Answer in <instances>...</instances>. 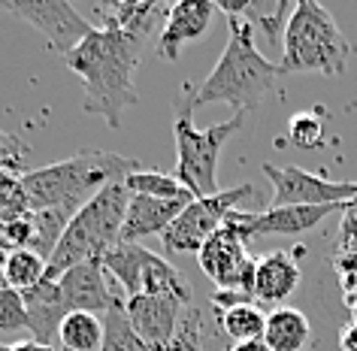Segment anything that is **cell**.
Segmentation results:
<instances>
[{
  "mask_svg": "<svg viewBox=\"0 0 357 351\" xmlns=\"http://www.w3.org/2000/svg\"><path fill=\"white\" fill-rule=\"evenodd\" d=\"M0 351H13V348L10 345H0Z\"/></svg>",
  "mask_w": 357,
  "mask_h": 351,
  "instance_id": "d590c367",
  "label": "cell"
},
{
  "mask_svg": "<svg viewBox=\"0 0 357 351\" xmlns=\"http://www.w3.org/2000/svg\"><path fill=\"white\" fill-rule=\"evenodd\" d=\"M97 15H100L103 28L124 31V33H130V37L146 43V37L155 33L158 24L164 28L169 6L158 3V0H115V3L97 6Z\"/></svg>",
  "mask_w": 357,
  "mask_h": 351,
  "instance_id": "e0dca14e",
  "label": "cell"
},
{
  "mask_svg": "<svg viewBox=\"0 0 357 351\" xmlns=\"http://www.w3.org/2000/svg\"><path fill=\"white\" fill-rule=\"evenodd\" d=\"M61 348L67 351H100L103 342V318L91 312H70L61 324Z\"/></svg>",
  "mask_w": 357,
  "mask_h": 351,
  "instance_id": "7402d4cb",
  "label": "cell"
},
{
  "mask_svg": "<svg viewBox=\"0 0 357 351\" xmlns=\"http://www.w3.org/2000/svg\"><path fill=\"white\" fill-rule=\"evenodd\" d=\"M245 197H255V185H239V188H230V191H218L215 197H197V200H191L182 209V215L164 230V237H160L164 248L182 251V255L200 251L203 242L227 221V215Z\"/></svg>",
  "mask_w": 357,
  "mask_h": 351,
  "instance_id": "9c48e42d",
  "label": "cell"
},
{
  "mask_svg": "<svg viewBox=\"0 0 357 351\" xmlns=\"http://www.w3.org/2000/svg\"><path fill=\"white\" fill-rule=\"evenodd\" d=\"M58 285L70 303V312H91V315H100L103 318V315L121 300L112 287L115 282L106 276L103 260H85V264L67 269V273L58 278Z\"/></svg>",
  "mask_w": 357,
  "mask_h": 351,
  "instance_id": "4fadbf2b",
  "label": "cell"
},
{
  "mask_svg": "<svg viewBox=\"0 0 357 351\" xmlns=\"http://www.w3.org/2000/svg\"><path fill=\"white\" fill-rule=\"evenodd\" d=\"M0 10L33 24L49 49L64 58L94 31V24L64 0H0Z\"/></svg>",
  "mask_w": 357,
  "mask_h": 351,
  "instance_id": "8fae6325",
  "label": "cell"
},
{
  "mask_svg": "<svg viewBox=\"0 0 357 351\" xmlns=\"http://www.w3.org/2000/svg\"><path fill=\"white\" fill-rule=\"evenodd\" d=\"M215 13V3H209V0H178V3H173L164 28L158 33V55L164 61H176L188 43L206 37Z\"/></svg>",
  "mask_w": 357,
  "mask_h": 351,
  "instance_id": "5bb4252c",
  "label": "cell"
},
{
  "mask_svg": "<svg viewBox=\"0 0 357 351\" xmlns=\"http://www.w3.org/2000/svg\"><path fill=\"white\" fill-rule=\"evenodd\" d=\"M291 15H294V6L282 0V3H275L273 15H266V10H261L257 3H248L243 19L252 24V31H264L266 40H270V46H279V43L284 40V28H288Z\"/></svg>",
  "mask_w": 357,
  "mask_h": 351,
  "instance_id": "4316f807",
  "label": "cell"
},
{
  "mask_svg": "<svg viewBox=\"0 0 357 351\" xmlns=\"http://www.w3.org/2000/svg\"><path fill=\"white\" fill-rule=\"evenodd\" d=\"M324 124H327L324 110L297 112L288 119V137L297 149H321L324 146Z\"/></svg>",
  "mask_w": 357,
  "mask_h": 351,
  "instance_id": "484cf974",
  "label": "cell"
},
{
  "mask_svg": "<svg viewBox=\"0 0 357 351\" xmlns=\"http://www.w3.org/2000/svg\"><path fill=\"white\" fill-rule=\"evenodd\" d=\"M243 128V115L218 121L212 128H194L191 115H176L173 137H176V179L194 197H215L218 194V160L221 149L234 133Z\"/></svg>",
  "mask_w": 357,
  "mask_h": 351,
  "instance_id": "8992f818",
  "label": "cell"
},
{
  "mask_svg": "<svg viewBox=\"0 0 357 351\" xmlns=\"http://www.w3.org/2000/svg\"><path fill=\"white\" fill-rule=\"evenodd\" d=\"M191 200H158V197L133 194L128 203V215H124L119 242H139L146 237H164V230L182 215V209Z\"/></svg>",
  "mask_w": 357,
  "mask_h": 351,
  "instance_id": "2e32d148",
  "label": "cell"
},
{
  "mask_svg": "<svg viewBox=\"0 0 357 351\" xmlns=\"http://www.w3.org/2000/svg\"><path fill=\"white\" fill-rule=\"evenodd\" d=\"M261 170L273 182V209L279 206H345L357 200V182H333L303 167L264 164Z\"/></svg>",
  "mask_w": 357,
  "mask_h": 351,
  "instance_id": "30bf717a",
  "label": "cell"
},
{
  "mask_svg": "<svg viewBox=\"0 0 357 351\" xmlns=\"http://www.w3.org/2000/svg\"><path fill=\"white\" fill-rule=\"evenodd\" d=\"M160 351H206V327H203L200 309H185L182 324H178L173 342Z\"/></svg>",
  "mask_w": 357,
  "mask_h": 351,
  "instance_id": "83f0119b",
  "label": "cell"
},
{
  "mask_svg": "<svg viewBox=\"0 0 357 351\" xmlns=\"http://www.w3.org/2000/svg\"><path fill=\"white\" fill-rule=\"evenodd\" d=\"M24 160H28V151H24L22 142L15 140L13 133L0 130V173H19V176H24V173H28Z\"/></svg>",
  "mask_w": 357,
  "mask_h": 351,
  "instance_id": "4dcf8cb0",
  "label": "cell"
},
{
  "mask_svg": "<svg viewBox=\"0 0 357 351\" xmlns=\"http://www.w3.org/2000/svg\"><path fill=\"white\" fill-rule=\"evenodd\" d=\"M13 351H61L55 345H43V342L37 339H28V342H15V345H10Z\"/></svg>",
  "mask_w": 357,
  "mask_h": 351,
  "instance_id": "1f68e13d",
  "label": "cell"
},
{
  "mask_svg": "<svg viewBox=\"0 0 357 351\" xmlns=\"http://www.w3.org/2000/svg\"><path fill=\"white\" fill-rule=\"evenodd\" d=\"M227 28L230 37L218 64L212 67V73L203 79L197 91L188 94V100H178V115H191L209 103H227L234 106V112L245 115L257 110L275 88V79L282 76L279 61L261 55L252 24L245 19H227Z\"/></svg>",
  "mask_w": 357,
  "mask_h": 351,
  "instance_id": "7a4b0ae2",
  "label": "cell"
},
{
  "mask_svg": "<svg viewBox=\"0 0 357 351\" xmlns=\"http://www.w3.org/2000/svg\"><path fill=\"white\" fill-rule=\"evenodd\" d=\"M261 342L270 351H306L312 345V324L300 309L279 306L266 312V330Z\"/></svg>",
  "mask_w": 357,
  "mask_h": 351,
  "instance_id": "ffe728a7",
  "label": "cell"
},
{
  "mask_svg": "<svg viewBox=\"0 0 357 351\" xmlns=\"http://www.w3.org/2000/svg\"><path fill=\"white\" fill-rule=\"evenodd\" d=\"M46 267L49 260L40 257L37 251L31 248H19V251H10V255H3V276H6V285L13 287V291H31L33 285H40L43 278H46Z\"/></svg>",
  "mask_w": 357,
  "mask_h": 351,
  "instance_id": "cb8c5ba5",
  "label": "cell"
},
{
  "mask_svg": "<svg viewBox=\"0 0 357 351\" xmlns=\"http://www.w3.org/2000/svg\"><path fill=\"white\" fill-rule=\"evenodd\" d=\"M61 351H67V348H61Z\"/></svg>",
  "mask_w": 357,
  "mask_h": 351,
  "instance_id": "8d00e7d4",
  "label": "cell"
},
{
  "mask_svg": "<svg viewBox=\"0 0 357 351\" xmlns=\"http://www.w3.org/2000/svg\"><path fill=\"white\" fill-rule=\"evenodd\" d=\"M6 287H10V285H6V276H3V260H0V291H6Z\"/></svg>",
  "mask_w": 357,
  "mask_h": 351,
  "instance_id": "e575fe53",
  "label": "cell"
},
{
  "mask_svg": "<svg viewBox=\"0 0 357 351\" xmlns=\"http://www.w3.org/2000/svg\"><path fill=\"white\" fill-rule=\"evenodd\" d=\"M28 209V197L19 173H0V218H15Z\"/></svg>",
  "mask_w": 357,
  "mask_h": 351,
  "instance_id": "f1b7e54d",
  "label": "cell"
},
{
  "mask_svg": "<svg viewBox=\"0 0 357 351\" xmlns=\"http://www.w3.org/2000/svg\"><path fill=\"white\" fill-rule=\"evenodd\" d=\"M351 58V43L324 6L315 0H300L284 28L282 40V76L291 73H318L342 76Z\"/></svg>",
  "mask_w": 357,
  "mask_h": 351,
  "instance_id": "5b68a950",
  "label": "cell"
},
{
  "mask_svg": "<svg viewBox=\"0 0 357 351\" xmlns=\"http://www.w3.org/2000/svg\"><path fill=\"white\" fill-rule=\"evenodd\" d=\"M342 206H279V209H266L261 215L248 212V237H291V233H306L315 224H321L330 215H336Z\"/></svg>",
  "mask_w": 357,
  "mask_h": 351,
  "instance_id": "d6986e66",
  "label": "cell"
},
{
  "mask_svg": "<svg viewBox=\"0 0 357 351\" xmlns=\"http://www.w3.org/2000/svg\"><path fill=\"white\" fill-rule=\"evenodd\" d=\"M188 306L191 303L169 294H142V297H128L124 300V315H128L130 327L137 330V336L149 348L160 351L173 342Z\"/></svg>",
  "mask_w": 357,
  "mask_h": 351,
  "instance_id": "7c38bea8",
  "label": "cell"
},
{
  "mask_svg": "<svg viewBox=\"0 0 357 351\" xmlns=\"http://www.w3.org/2000/svg\"><path fill=\"white\" fill-rule=\"evenodd\" d=\"M130 194L124 182L106 185L100 194L91 197L73 218H70L64 237L55 246L46 267V278H61L85 260H103L106 251L119 246L121 224L128 215Z\"/></svg>",
  "mask_w": 357,
  "mask_h": 351,
  "instance_id": "277c9868",
  "label": "cell"
},
{
  "mask_svg": "<svg viewBox=\"0 0 357 351\" xmlns=\"http://www.w3.org/2000/svg\"><path fill=\"white\" fill-rule=\"evenodd\" d=\"M230 351H270L264 342H243V345H234Z\"/></svg>",
  "mask_w": 357,
  "mask_h": 351,
  "instance_id": "836d02e7",
  "label": "cell"
},
{
  "mask_svg": "<svg viewBox=\"0 0 357 351\" xmlns=\"http://www.w3.org/2000/svg\"><path fill=\"white\" fill-rule=\"evenodd\" d=\"M128 194H142V197H158V200H194V194L169 173H158V170H133L124 179Z\"/></svg>",
  "mask_w": 357,
  "mask_h": 351,
  "instance_id": "603a6c76",
  "label": "cell"
},
{
  "mask_svg": "<svg viewBox=\"0 0 357 351\" xmlns=\"http://www.w3.org/2000/svg\"><path fill=\"white\" fill-rule=\"evenodd\" d=\"M100 351H155L137 336L130 327L128 315H124V300H119L109 312L103 315V342Z\"/></svg>",
  "mask_w": 357,
  "mask_h": 351,
  "instance_id": "d4e9b609",
  "label": "cell"
},
{
  "mask_svg": "<svg viewBox=\"0 0 357 351\" xmlns=\"http://www.w3.org/2000/svg\"><path fill=\"white\" fill-rule=\"evenodd\" d=\"M28 327V312H24V297L13 287L0 291V333H13Z\"/></svg>",
  "mask_w": 357,
  "mask_h": 351,
  "instance_id": "f546056e",
  "label": "cell"
},
{
  "mask_svg": "<svg viewBox=\"0 0 357 351\" xmlns=\"http://www.w3.org/2000/svg\"><path fill=\"white\" fill-rule=\"evenodd\" d=\"M139 167H142L139 160L115 155V151L85 149V151H76V155L58 160V164L28 170L22 176L28 209L31 212L64 209L70 215H76L106 185L124 182Z\"/></svg>",
  "mask_w": 357,
  "mask_h": 351,
  "instance_id": "3957f363",
  "label": "cell"
},
{
  "mask_svg": "<svg viewBox=\"0 0 357 351\" xmlns=\"http://www.w3.org/2000/svg\"><path fill=\"white\" fill-rule=\"evenodd\" d=\"M342 348L345 351H357V327H348L342 333Z\"/></svg>",
  "mask_w": 357,
  "mask_h": 351,
  "instance_id": "d6a6232c",
  "label": "cell"
},
{
  "mask_svg": "<svg viewBox=\"0 0 357 351\" xmlns=\"http://www.w3.org/2000/svg\"><path fill=\"white\" fill-rule=\"evenodd\" d=\"M248 237V212H230L227 221L203 242L197 251L200 269L212 278L215 291H234L243 294L248 300H255V267L257 260L248 255L245 242Z\"/></svg>",
  "mask_w": 357,
  "mask_h": 351,
  "instance_id": "52a82bcc",
  "label": "cell"
},
{
  "mask_svg": "<svg viewBox=\"0 0 357 351\" xmlns=\"http://www.w3.org/2000/svg\"><path fill=\"white\" fill-rule=\"evenodd\" d=\"M24 312H28V330L43 345H55L61 336V324L70 315V303L61 291L58 278H43L31 291H24Z\"/></svg>",
  "mask_w": 357,
  "mask_h": 351,
  "instance_id": "9a60e30c",
  "label": "cell"
},
{
  "mask_svg": "<svg viewBox=\"0 0 357 351\" xmlns=\"http://www.w3.org/2000/svg\"><path fill=\"white\" fill-rule=\"evenodd\" d=\"M300 285V264L297 257L288 255V251H270L266 257L257 260L255 267V303H266L275 306L284 303L288 297L297 291Z\"/></svg>",
  "mask_w": 357,
  "mask_h": 351,
  "instance_id": "ac0fdd59",
  "label": "cell"
},
{
  "mask_svg": "<svg viewBox=\"0 0 357 351\" xmlns=\"http://www.w3.org/2000/svg\"><path fill=\"white\" fill-rule=\"evenodd\" d=\"M103 269L124 291V300L142 294H169L185 303L194 300L191 287L178 276V269L139 242H119L115 248H109L103 257Z\"/></svg>",
  "mask_w": 357,
  "mask_h": 351,
  "instance_id": "ba28073f",
  "label": "cell"
},
{
  "mask_svg": "<svg viewBox=\"0 0 357 351\" xmlns=\"http://www.w3.org/2000/svg\"><path fill=\"white\" fill-rule=\"evenodd\" d=\"M142 61V40L115 28H94L67 55V67L82 79L88 115H100L112 130H121V115L137 106V67Z\"/></svg>",
  "mask_w": 357,
  "mask_h": 351,
  "instance_id": "6da1fadb",
  "label": "cell"
},
{
  "mask_svg": "<svg viewBox=\"0 0 357 351\" xmlns=\"http://www.w3.org/2000/svg\"><path fill=\"white\" fill-rule=\"evenodd\" d=\"M218 321H221L225 336H230L236 345H243V342H261L264 330H266V312L255 300L236 303V306H230V309H221Z\"/></svg>",
  "mask_w": 357,
  "mask_h": 351,
  "instance_id": "44dd1931",
  "label": "cell"
}]
</instances>
